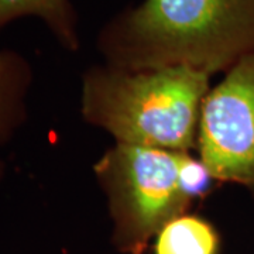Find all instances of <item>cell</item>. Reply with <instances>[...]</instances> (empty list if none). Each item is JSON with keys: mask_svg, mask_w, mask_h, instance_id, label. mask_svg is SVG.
Masks as SVG:
<instances>
[{"mask_svg": "<svg viewBox=\"0 0 254 254\" xmlns=\"http://www.w3.org/2000/svg\"><path fill=\"white\" fill-rule=\"evenodd\" d=\"M33 81V71L21 54L11 50L0 51V145L6 144L27 115L26 100ZM4 165L0 160V180Z\"/></svg>", "mask_w": 254, "mask_h": 254, "instance_id": "cell-5", "label": "cell"}, {"mask_svg": "<svg viewBox=\"0 0 254 254\" xmlns=\"http://www.w3.org/2000/svg\"><path fill=\"white\" fill-rule=\"evenodd\" d=\"M108 200L110 243L119 254H145L170 220L205 199L215 177L199 157L115 143L93 165Z\"/></svg>", "mask_w": 254, "mask_h": 254, "instance_id": "cell-3", "label": "cell"}, {"mask_svg": "<svg viewBox=\"0 0 254 254\" xmlns=\"http://www.w3.org/2000/svg\"><path fill=\"white\" fill-rule=\"evenodd\" d=\"M96 46L106 65L123 71L225 73L254 53V0H141L102 26Z\"/></svg>", "mask_w": 254, "mask_h": 254, "instance_id": "cell-1", "label": "cell"}, {"mask_svg": "<svg viewBox=\"0 0 254 254\" xmlns=\"http://www.w3.org/2000/svg\"><path fill=\"white\" fill-rule=\"evenodd\" d=\"M210 79L190 66L123 71L93 65L82 76L81 115L115 143L192 153Z\"/></svg>", "mask_w": 254, "mask_h": 254, "instance_id": "cell-2", "label": "cell"}, {"mask_svg": "<svg viewBox=\"0 0 254 254\" xmlns=\"http://www.w3.org/2000/svg\"><path fill=\"white\" fill-rule=\"evenodd\" d=\"M21 17L40 18L65 50L75 53L81 48L72 0H0V30Z\"/></svg>", "mask_w": 254, "mask_h": 254, "instance_id": "cell-6", "label": "cell"}, {"mask_svg": "<svg viewBox=\"0 0 254 254\" xmlns=\"http://www.w3.org/2000/svg\"><path fill=\"white\" fill-rule=\"evenodd\" d=\"M196 151L216 181L236 184L254 195V53L210 88Z\"/></svg>", "mask_w": 254, "mask_h": 254, "instance_id": "cell-4", "label": "cell"}, {"mask_svg": "<svg viewBox=\"0 0 254 254\" xmlns=\"http://www.w3.org/2000/svg\"><path fill=\"white\" fill-rule=\"evenodd\" d=\"M153 254H220L218 229L196 213H182L155 235Z\"/></svg>", "mask_w": 254, "mask_h": 254, "instance_id": "cell-7", "label": "cell"}]
</instances>
